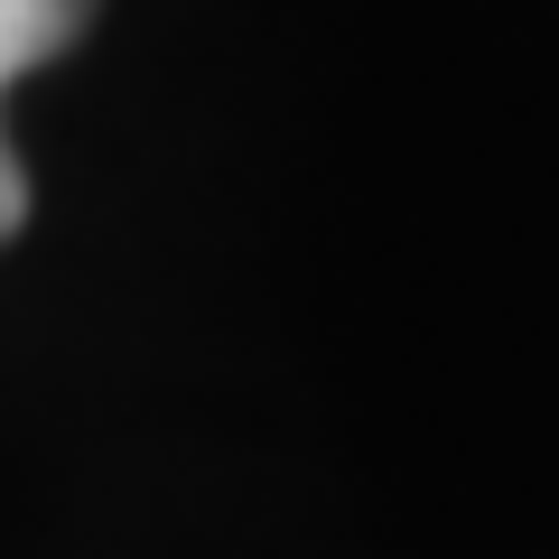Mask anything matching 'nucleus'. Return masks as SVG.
I'll list each match as a JSON object with an SVG mask.
<instances>
[{
  "mask_svg": "<svg viewBox=\"0 0 559 559\" xmlns=\"http://www.w3.org/2000/svg\"><path fill=\"white\" fill-rule=\"evenodd\" d=\"M84 20H94V0H0V94L28 75V66L66 57V47L84 38ZM28 215V178L20 159H10V131H0V234H20Z\"/></svg>",
  "mask_w": 559,
  "mask_h": 559,
  "instance_id": "nucleus-1",
  "label": "nucleus"
}]
</instances>
